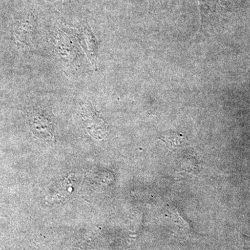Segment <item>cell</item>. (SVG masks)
<instances>
[{
    "label": "cell",
    "instance_id": "cell-1",
    "mask_svg": "<svg viewBox=\"0 0 250 250\" xmlns=\"http://www.w3.org/2000/svg\"><path fill=\"white\" fill-rule=\"evenodd\" d=\"M56 53L66 66L77 65L80 59V46L72 28L62 27L52 36Z\"/></svg>",
    "mask_w": 250,
    "mask_h": 250
},
{
    "label": "cell",
    "instance_id": "cell-2",
    "mask_svg": "<svg viewBox=\"0 0 250 250\" xmlns=\"http://www.w3.org/2000/svg\"><path fill=\"white\" fill-rule=\"evenodd\" d=\"M74 34L81 48L83 51L94 68L98 67L99 44L91 27L87 23L78 28H72Z\"/></svg>",
    "mask_w": 250,
    "mask_h": 250
},
{
    "label": "cell",
    "instance_id": "cell-3",
    "mask_svg": "<svg viewBox=\"0 0 250 250\" xmlns=\"http://www.w3.org/2000/svg\"><path fill=\"white\" fill-rule=\"evenodd\" d=\"M80 113L88 132L96 139L103 140L107 136V126L98 112L90 103L82 104Z\"/></svg>",
    "mask_w": 250,
    "mask_h": 250
},
{
    "label": "cell",
    "instance_id": "cell-4",
    "mask_svg": "<svg viewBox=\"0 0 250 250\" xmlns=\"http://www.w3.org/2000/svg\"><path fill=\"white\" fill-rule=\"evenodd\" d=\"M29 123L31 131L38 138L47 141L54 139L52 122L39 108L31 110L29 113Z\"/></svg>",
    "mask_w": 250,
    "mask_h": 250
},
{
    "label": "cell",
    "instance_id": "cell-5",
    "mask_svg": "<svg viewBox=\"0 0 250 250\" xmlns=\"http://www.w3.org/2000/svg\"><path fill=\"white\" fill-rule=\"evenodd\" d=\"M37 30L38 22L34 16H30L20 25L17 31L18 40L25 45H29L34 41Z\"/></svg>",
    "mask_w": 250,
    "mask_h": 250
},
{
    "label": "cell",
    "instance_id": "cell-6",
    "mask_svg": "<svg viewBox=\"0 0 250 250\" xmlns=\"http://www.w3.org/2000/svg\"><path fill=\"white\" fill-rule=\"evenodd\" d=\"M159 139L164 141L167 147L171 149L183 146L185 141L183 135L174 131H166L164 134L161 135Z\"/></svg>",
    "mask_w": 250,
    "mask_h": 250
},
{
    "label": "cell",
    "instance_id": "cell-7",
    "mask_svg": "<svg viewBox=\"0 0 250 250\" xmlns=\"http://www.w3.org/2000/svg\"><path fill=\"white\" fill-rule=\"evenodd\" d=\"M243 249L244 250H250V237L244 236Z\"/></svg>",
    "mask_w": 250,
    "mask_h": 250
},
{
    "label": "cell",
    "instance_id": "cell-8",
    "mask_svg": "<svg viewBox=\"0 0 250 250\" xmlns=\"http://www.w3.org/2000/svg\"><path fill=\"white\" fill-rule=\"evenodd\" d=\"M83 0H63L64 6H70L72 4H79L82 2Z\"/></svg>",
    "mask_w": 250,
    "mask_h": 250
}]
</instances>
